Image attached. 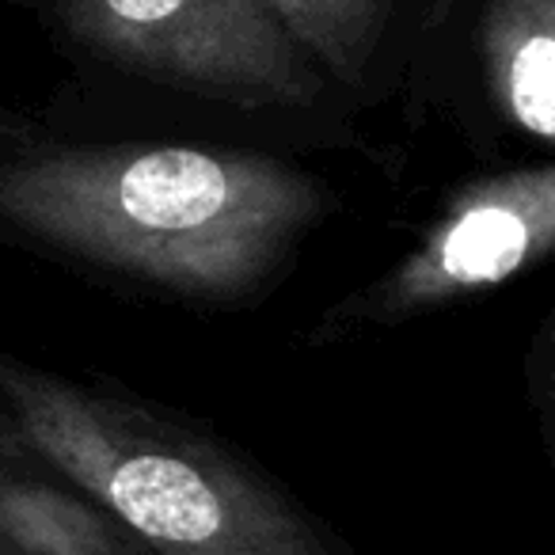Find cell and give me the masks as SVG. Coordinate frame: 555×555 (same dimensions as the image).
<instances>
[{
    "mask_svg": "<svg viewBox=\"0 0 555 555\" xmlns=\"http://www.w3.org/2000/svg\"><path fill=\"white\" fill-rule=\"evenodd\" d=\"M0 555H156L0 411Z\"/></svg>",
    "mask_w": 555,
    "mask_h": 555,
    "instance_id": "5b68a950",
    "label": "cell"
},
{
    "mask_svg": "<svg viewBox=\"0 0 555 555\" xmlns=\"http://www.w3.org/2000/svg\"><path fill=\"white\" fill-rule=\"evenodd\" d=\"M65 47L232 111H317L335 85L267 0H39Z\"/></svg>",
    "mask_w": 555,
    "mask_h": 555,
    "instance_id": "3957f363",
    "label": "cell"
},
{
    "mask_svg": "<svg viewBox=\"0 0 555 555\" xmlns=\"http://www.w3.org/2000/svg\"><path fill=\"white\" fill-rule=\"evenodd\" d=\"M335 92L380 103L403 85L423 12L408 0H267Z\"/></svg>",
    "mask_w": 555,
    "mask_h": 555,
    "instance_id": "8992f818",
    "label": "cell"
},
{
    "mask_svg": "<svg viewBox=\"0 0 555 555\" xmlns=\"http://www.w3.org/2000/svg\"><path fill=\"white\" fill-rule=\"evenodd\" d=\"M476 77L491 122L532 145H555V0H479Z\"/></svg>",
    "mask_w": 555,
    "mask_h": 555,
    "instance_id": "52a82bcc",
    "label": "cell"
},
{
    "mask_svg": "<svg viewBox=\"0 0 555 555\" xmlns=\"http://www.w3.org/2000/svg\"><path fill=\"white\" fill-rule=\"evenodd\" d=\"M339 209L312 171L179 141H77L0 111V247L191 309H247Z\"/></svg>",
    "mask_w": 555,
    "mask_h": 555,
    "instance_id": "6da1fadb",
    "label": "cell"
},
{
    "mask_svg": "<svg viewBox=\"0 0 555 555\" xmlns=\"http://www.w3.org/2000/svg\"><path fill=\"white\" fill-rule=\"evenodd\" d=\"M555 247V164L540 156L461 183L418 244L362 289L327 305L309 347L396 332L430 312L494 294Z\"/></svg>",
    "mask_w": 555,
    "mask_h": 555,
    "instance_id": "277c9868",
    "label": "cell"
},
{
    "mask_svg": "<svg viewBox=\"0 0 555 555\" xmlns=\"http://www.w3.org/2000/svg\"><path fill=\"white\" fill-rule=\"evenodd\" d=\"M0 411L156 555H362L224 434L0 347Z\"/></svg>",
    "mask_w": 555,
    "mask_h": 555,
    "instance_id": "7a4b0ae2",
    "label": "cell"
}]
</instances>
